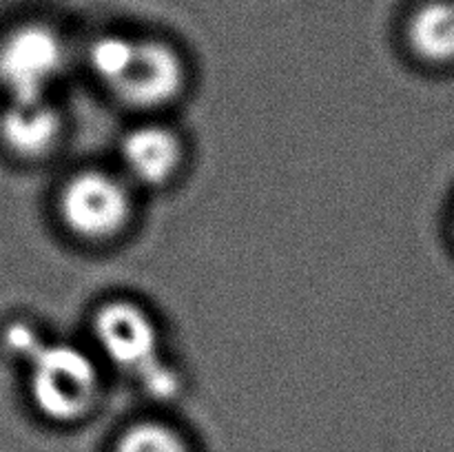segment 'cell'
Here are the masks:
<instances>
[{
  "instance_id": "9c48e42d",
  "label": "cell",
  "mask_w": 454,
  "mask_h": 452,
  "mask_svg": "<svg viewBox=\"0 0 454 452\" xmlns=\"http://www.w3.org/2000/svg\"><path fill=\"white\" fill-rule=\"evenodd\" d=\"M109 452H195V441L167 412L149 410L120 425Z\"/></svg>"
},
{
  "instance_id": "30bf717a",
  "label": "cell",
  "mask_w": 454,
  "mask_h": 452,
  "mask_svg": "<svg viewBox=\"0 0 454 452\" xmlns=\"http://www.w3.org/2000/svg\"><path fill=\"white\" fill-rule=\"evenodd\" d=\"M51 332L40 326L35 319L18 317L4 326L3 331V350L9 357L16 359L22 368L27 366L31 357L51 339Z\"/></svg>"
},
{
  "instance_id": "5b68a950",
  "label": "cell",
  "mask_w": 454,
  "mask_h": 452,
  "mask_svg": "<svg viewBox=\"0 0 454 452\" xmlns=\"http://www.w3.org/2000/svg\"><path fill=\"white\" fill-rule=\"evenodd\" d=\"M80 44L60 27L27 20L0 38V91L4 100L60 97L62 87L78 71Z\"/></svg>"
},
{
  "instance_id": "8fae6325",
  "label": "cell",
  "mask_w": 454,
  "mask_h": 452,
  "mask_svg": "<svg viewBox=\"0 0 454 452\" xmlns=\"http://www.w3.org/2000/svg\"><path fill=\"white\" fill-rule=\"evenodd\" d=\"M452 238H454V208H452Z\"/></svg>"
},
{
  "instance_id": "3957f363",
  "label": "cell",
  "mask_w": 454,
  "mask_h": 452,
  "mask_svg": "<svg viewBox=\"0 0 454 452\" xmlns=\"http://www.w3.org/2000/svg\"><path fill=\"white\" fill-rule=\"evenodd\" d=\"M80 337L106 372L129 386L176 355L158 308L145 297L124 291L106 292L89 306Z\"/></svg>"
},
{
  "instance_id": "52a82bcc",
  "label": "cell",
  "mask_w": 454,
  "mask_h": 452,
  "mask_svg": "<svg viewBox=\"0 0 454 452\" xmlns=\"http://www.w3.org/2000/svg\"><path fill=\"white\" fill-rule=\"evenodd\" d=\"M71 142V115L60 97L4 100L0 109V144L13 160L44 164Z\"/></svg>"
},
{
  "instance_id": "6da1fadb",
  "label": "cell",
  "mask_w": 454,
  "mask_h": 452,
  "mask_svg": "<svg viewBox=\"0 0 454 452\" xmlns=\"http://www.w3.org/2000/svg\"><path fill=\"white\" fill-rule=\"evenodd\" d=\"M145 198L114 162H84L58 180L51 215L71 246L109 253L124 246L142 222Z\"/></svg>"
},
{
  "instance_id": "7a4b0ae2",
  "label": "cell",
  "mask_w": 454,
  "mask_h": 452,
  "mask_svg": "<svg viewBox=\"0 0 454 452\" xmlns=\"http://www.w3.org/2000/svg\"><path fill=\"white\" fill-rule=\"evenodd\" d=\"M22 370L27 401L35 417L67 430L87 425L100 415L114 381L82 337L53 335Z\"/></svg>"
},
{
  "instance_id": "8992f818",
  "label": "cell",
  "mask_w": 454,
  "mask_h": 452,
  "mask_svg": "<svg viewBox=\"0 0 454 452\" xmlns=\"http://www.w3.org/2000/svg\"><path fill=\"white\" fill-rule=\"evenodd\" d=\"M193 155V140L176 118H129L111 162L146 199L176 191L189 177Z\"/></svg>"
},
{
  "instance_id": "277c9868",
  "label": "cell",
  "mask_w": 454,
  "mask_h": 452,
  "mask_svg": "<svg viewBox=\"0 0 454 452\" xmlns=\"http://www.w3.org/2000/svg\"><path fill=\"white\" fill-rule=\"evenodd\" d=\"M195 91L193 62L160 35H133L131 51L106 100L129 118H173Z\"/></svg>"
},
{
  "instance_id": "ba28073f",
  "label": "cell",
  "mask_w": 454,
  "mask_h": 452,
  "mask_svg": "<svg viewBox=\"0 0 454 452\" xmlns=\"http://www.w3.org/2000/svg\"><path fill=\"white\" fill-rule=\"evenodd\" d=\"M406 51L426 69L454 66V0H426L408 16Z\"/></svg>"
}]
</instances>
